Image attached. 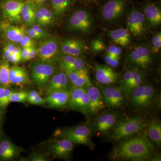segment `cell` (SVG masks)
I'll return each instance as SVG.
<instances>
[{
    "label": "cell",
    "mask_w": 161,
    "mask_h": 161,
    "mask_svg": "<svg viewBox=\"0 0 161 161\" xmlns=\"http://www.w3.org/2000/svg\"><path fill=\"white\" fill-rule=\"evenodd\" d=\"M144 80V75L138 69H133V75L131 81L127 87L125 94L127 97L130 96V93L134 89L142 83Z\"/></svg>",
    "instance_id": "83f0119b"
},
{
    "label": "cell",
    "mask_w": 161,
    "mask_h": 161,
    "mask_svg": "<svg viewBox=\"0 0 161 161\" xmlns=\"http://www.w3.org/2000/svg\"><path fill=\"white\" fill-rule=\"evenodd\" d=\"M118 115L115 113H105L96 119L95 125L97 131L101 134H107L116 124Z\"/></svg>",
    "instance_id": "2e32d148"
},
{
    "label": "cell",
    "mask_w": 161,
    "mask_h": 161,
    "mask_svg": "<svg viewBox=\"0 0 161 161\" xmlns=\"http://www.w3.org/2000/svg\"><path fill=\"white\" fill-rule=\"evenodd\" d=\"M105 105L112 108H119L123 105L127 96L118 88L109 87L102 92Z\"/></svg>",
    "instance_id": "ba28073f"
},
{
    "label": "cell",
    "mask_w": 161,
    "mask_h": 161,
    "mask_svg": "<svg viewBox=\"0 0 161 161\" xmlns=\"http://www.w3.org/2000/svg\"><path fill=\"white\" fill-rule=\"evenodd\" d=\"M5 47L9 50V51L10 52L11 54L14 52L15 48L16 47L14 45L11 44V43H8V44H6Z\"/></svg>",
    "instance_id": "816d5d0a"
},
{
    "label": "cell",
    "mask_w": 161,
    "mask_h": 161,
    "mask_svg": "<svg viewBox=\"0 0 161 161\" xmlns=\"http://www.w3.org/2000/svg\"><path fill=\"white\" fill-rule=\"evenodd\" d=\"M9 70L8 60H5L0 66V83L5 87L8 88L10 84Z\"/></svg>",
    "instance_id": "f1b7e54d"
},
{
    "label": "cell",
    "mask_w": 161,
    "mask_h": 161,
    "mask_svg": "<svg viewBox=\"0 0 161 161\" xmlns=\"http://www.w3.org/2000/svg\"><path fill=\"white\" fill-rule=\"evenodd\" d=\"M74 145L70 141L63 138L52 144L50 149L54 155L61 158H67L71 153Z\"/></svg>",
    "instance_id": "d6986e66"
},
{
    "label": "cell",
    "mask_w": 161,
    "mask_h": 161,
    "mask_svg": "<svg viewBox=\"0 0 161 161\" xmlns=\"http://www.w3.org/2000/svg\"><path fill=\"white\" fill-rule=\"evenodd\" d=\"M21 150L11 141L4 140L0 143V158L4 160H9L19 155Z\"/></svg>",
    "instance_id": "7402d4cb"
},
{
    "label": "cell",
    "mask_w": 161,
    "mask_h": 161,
    "mask_svg": "<svg viewBox=\"0 0 161 161\" xmlns=\"http://www.w3.org/2000/svg\"><path fill=\"white\" fill-rule=\"evenodd\" d=\"M91 130L86 125H80L63 130L61 136L63 138L70 141L73 143L81 144L92 147Z\"/></svg>",
    "instance_id": "5b68a950"
},
{
    "label": "cell",
    "mask_w": 161,
    "mask_h": 161,
    "mask_svg": "<svg viewBox=\"0 0 161 161\" xmlns=\"http://www.w3.org/2000/svg\"><path fill=\"white\" fill-rule=\"evenodd\" d=\"M95 78L99 83L110 85L115 83L118 80L119 75L112 69L111 67L95 63L94 66Z\"/></svg>",
    "instance_id": "30bf717a"
},
{
    "label": "cell",
    "mask_w": 161,
    "mask_h": 161,
    "mask_svg": "<svg viewBox=\"0 0 161 161\" xmlns=\"http://www.w3.org/2000/svg\"><path fill=\"white\" fill-rule=\"evenodd\" d=\"M13 1H21V0H13Z\"/></svg>",
    "instance_id": "6f0895ef"
},
{
    "label": "cell",
    "mask_w": 161,
    "mask_h": 161,
    "mask_svg": "<svg viewBox=\"0 0 161 161\" xmlns=\"http://www.w3.org/2000/svg\"><path fill=\"white\" fill-rule=\"evenodd\" d=\"M32 47H23V49L22 50V52H21V61H25Z\"/></svg>",
    "instance_id": "bcb514c9"
},
{
    "label": "cell",
    "mask_w": 161,
    "mask_h": 161,
    "mask_svg": "<svg viewBox=\"0 0 161 161\" xmlns=\"http://www.w3.org/2000/svg\"><path fill=\"white\" fill-rule=\"evenodd\" d=\"M36 19L37 20L38 23L41 25H46L47 24L46 20L39 10L36 11Z\"/></svg>",
    "instance_id": "ee69618b"
},
{
    "label": "cell",
    "mask_w": 161,
    "mask_h": 161,
    "mask_svg": "<svg viewBox=\"0 0 161 161\" xmlns=\"http://www.w3.org/2000/svg\"><path fill=\"white\" fill-rule=\"evenodd\" d=\"M130 103L136 108L146 109L150 108L156 98L154 88L150 85H140L130 93Z\"/></svg>",
    "instance_id": "3957f363"
},
{
    "label": "cell",
    "mask_w": 161,
    "mask_h": 161,
    "mask_svg": "<svg viewBox=\"0 0 161 161\" xmlns=\"http://www.w3.org/2000/svg\"><path fill=\"white\" fill-rule=\"evenodd\" d=\"M86 90L90 100L89 113L92 115H95L104 109L105 105L102 95L98 89L92 85L87 88Z\"/></svg>",
    "instance_id": "5bb4252c"
},
{
    "label": "cell",
    "mask_w": 161,
    "mask_h": 161,
    "mask_svg": "<svg viewBox=\"0 0 161 161\" xmlns=\"http://www.w3.org/2000/svg\"><path fill=\"white\" fill-rule=\"evenodd\" d=\"M69 23V27L73 30L87 33L93 28V18L88 11L81 9L72 15Z\"/></svg>",
    "instance_id": "8992f818"
},
{
    "label": "cell",
    "mask_w": 161,
    "mask_h": 161,
    "mask_svg": "<svg viewBox=\"0 0 161 161\" xmlns=\"http://www.w3.org/2000/svg\"><path fill=\"white\" fill-rule=\"evenodd\" d=\"M126 3L127 0H109L103 7V18L108 22L117 21L123 14Z\"/></svg>",
    "instance_id": "52a82bcc"
},
{
    "label": "cell",
    "mask_w": 161,
    "mask_h": 161,
    "mask_svg": "<svg viewBox=\"0 0 161 161\" xmlns=\"http://www.w3.org/2000/svg\"><path fill=\"white\" fill-rule=\"evenodd\" d=\"M130 61L141 68L146 69L152 62V58L149 49L145 47H138L130 55Z\"/></svg>",
    "instance_id": "7c38bea8"
},
{
    "label": "cell",
    "mask_w": 161,
    "mask_h": 161,
    "mask_svg": "<svg viewBox=\"0 0 161 161\" xmlns=\"http://www.w3.org/2000/svg\"><path fill=\"white\" fill-rule=\"evenodd\" d=\"M113 56H112V55H110L108 54H107V55H106L105 57L104 58L105 61H106V62L108 64H109L110 63V62H111V60L113 58Z\"/></svg>",
    "instance_id": "f5cc1de1"
},
{
    "label": "cell",
    "mask_w": 161,
    "mask_h": 161,
    "mask_svg": "<svg viewBox=\"0 0 161 161\" xmlns=\"http://www.w3.org/2000/svg\"><path fill=\"white\" fill-rule=\"evenodd\" d=\"M145 21L143 14L135 8L132 9L128 18L127 30L134 36H141L145 31Z\"/></svg>",
    "instance_id": "9c48e42d"
},
{
    "label": "cell",
    "mask_w": 161,
    "mask_h": 161,
    "mask_svg": "<svg viewBox=\"0 0 161 161\" xmlns=\"http://www.w3.org/2000/svg\"><path fill=\"white\" fill-rule=\"evenodd\" d=\"M91 47L92 50L95 53L103 51L106 47L103 41L100 39L92 40L91 43Z\"/></svg>",
    "instance_id": "8d00e7d4"
},
{
    "label": "cell",
    "mask_w": 161,
    "mask_h": 161,
    "mask_svg": "<svg viewBox=\"0 0 161 161\" xmlns=\"http://www.w3.org/2000/svg\"><path fill=\"white\" fill-rule=\"evenodd\" d=\"M60 49L64 54L78 57L84 52L85 45L80 40L66 39L61 42Z\"/></svg>",
    "instance_id": "e0dca14e"
},
{
    "label": "cell",
    "mask_w": 161,
    "mask_h": 161,
    "mask_svg": "<svg viewBox=\"0 0 161 161\" xmlns=\"http://www.w3.org/2000/svg\"><path fill=\"white\" fill-rule=\"evenodd\" d=\"M70 91L68 90H61L52 92L47 95L46 103L53 108H59L65 106L68 103Z\"/></svg>",
    "instance_id": "9a60e30c"
},
{
    "label": "cell",
    "mask_w": 161,
    "mask_h": 161,
    "mask_svg": "<svg viewBox=\"0 0 161 161\" xmlns=\"http://www.w3.org/2000/svg\"><path fill=\"white\" fill-rule=\"evenodd\" d=\"M9 81L10 84L21 86L29 83V76L26 70L23 67L18 66L10 68Z\"/></svg>",
    "instance_id": "44dd1931"
},
{
    "label": "cell",
    "mask_w": 161,
    "mask_h": 161,
    "mask_svg": "<svg viewBox=\"0 0 161 161\" xmlns=\"http://www.w3.org/2000/svg\"><path fill=\"white\" fill-rule=\"evenodd\" d=\"M92 85V82L89 76L88 72L86 69L78 77V79L72 84L71 88L76 87L87 88Z\"/></svg>",
    "instance_id": "f546056e"
},
{
    "label": "cell",
    "mask_w": 161,
    "mask_h": 161,
    "mask_svg": "<svg viewBox=\"0 0 161 161\" xmlns=\"http://www.w3.org/2000/svg\"><path fill=\"white\" fill-rule=\"evenodd\" d=\"M37 55V50L35 48V46L32 47L30 51L28 56L26 58L25 61L32 60L35 58V57Z\"/></svg>",
    "instance_id": "f6af8a7d"
},
{
    "label": "cell",
    "mask_w": 161,
    "mask_h": 161,
    "mask_svg": "<svg viewBox=\"0 0 161 161\" xmlns=\"http://www.w3.org/2000/svg\"><path fill=\"white\" fill-rule=\"evenodd\" d=\"M32 79L37 85L40 87L46 86L47 82L56 71V67L53 64L47 61H36L31 66Z\"/></svg>",
    "instance_id": "277c9868"
},
{
    "label": "cell",
    "mask_w": 161,
    "mask_h": 161,
    "mask_svg": "<svg viewBox=\"0 0 161 161\" xmlns=\"http://www.w3.org/2000/svg\"><path fill=\"white\" fill-rule=\"evenodd\" d=\"M110 37L115 43L123 46L129 45L130 42V31L127 29H119L109 32Z\"/></svg>",
    "instance_id": "d4e9b609"
},
{
    "label": "cell",
    "mask_w": 161,
    "mask_h": 161,
    "mask_svg": "<svg viewBox=\"0 0 161 161\" xmlns=\"http://www.w3.org/2000/svg\"><path fill=\"white\" fill-rule=\"evenodd\" d=\"M10 55H11V53H10V52L5 47H4V49H3V59L5 60H8V58H9Z\"/></svg>",
    "instance_id": "f907efd6"
},
{
    "label": "cell",
    "mask_w": 161,
    "mask_h": 161,
    "mask_svg": "<svg viewBox=\"0 0 161 161\" xmlns=\"http://www.w3.org/2000/svg\"><path fill=\"white\" fill-rule=\"evenodd\" d=\"M33 29L36 31L38 33V34L40 35L41 38H43L47 36V34L44 30L40 26V25L38 24H36L34 25L32 27Z\"/></svg>",
    "instance_id": "60d3db41"
},
{
    "label": "cell",
    "mask_w": 161,
    "mask_h": 161,
    "mask_svg": "<svg viewBox=\"0 0 161 161\" xmlns=\"http://www.w3.org/2000/svg\"><path fill=\"white\" fill-rule=\"evenodd\" d=\"M58 47V42L53 38H47L41 41L37 49L40 60L48 61L51 60L57 54Z\"/></svg>",
    "instance_id": "8fae6325"
},
{
    "label": "cell",
    "mask_w": 161,
    "mask_h": 161,
    "mask_svg": "<svg viewBox=\"0 0 161 161\" xmlns=\"http://www.w3.org/2000/svg\"><path fill=\"white\" fill-rule=\"evenodd\" d=\"M1 120H2V117H1V113H0V125H1Z\"/></svg>",
    "instance_id": "9f6ffc18"
},
{
    "label": "cell",
    "mask_w": 161,
    "mask_h": 161,
    "mask_svg": "<svg viewBox=\"0 0 161 161\" xmlns=\"http://www.w3.org/2000/svg\"><path fill=\"white\" fill-rule=\"evenodd\" d=\"M39 10L43 15V16L46 20L47 24L50 23L52 19H53V14H52L51 12L48 10V9L45 8V7L41 8L39 9Z\"/></svg>",
    "instance_id": "ab89813d"
},
{
    "label": "cell",
    "mask_w": 161,
    "mask_h": 161,
    "mask_svg": "<svg viewBox=\"0 0 161 161\" xmlns=\"http://www.w3.org/2000/svg\"><path fill=\"white\" fill-rule=\"evenodd\" d=\"M24 3L18 1H9L5 3L3 7V13L5 17L13 22L19 23L21 21V9Z\"/></svg>",
    "instance_id": "ac0fdd59"
},
{
    "label": "cell",
    "mask_w": 161,
    "mask_h": 161,
    "mask_svg": "<svg viewBox=\"0 0 161 161\" xmlns=\"http://www.w3.org/2000/svg\"><path fill=\"white\" fill-rule=\"evenodd\" d=\"M119 58L120 57H117V56L113 57L111 62L108 64L112 68H115L117 67L119 62Z\"/></svg>",
    "instance_id": "c3c4849f"
},
{
    "label": "cell",
    "mask_w": 161,
    "mask_h": 161,
    "mask_svg": "<svg viewBox=\"0 0 161 161\" xmlns=\"http://www.w3.org/2000/svg\"><path fill=\"white\" fill-rule=\"evenodd\" d=\"M122 50L120 47H116V49H115V56H117V57H120L121 53Z\"/></svg>",
    "instance_id": "db71d44e"
},
{
    "label": "cell",
    "mask_w": 161,
    "mask_h": 161,
    "mask_svg": "<svg viewBox=\"0 0 161 161\" xmlns=\"http://www.w3.org/2000/svg\"><path fill=\"white\" fill-rule=\"evenodd\" d=\"M28 93L25 91L12 92L9 96L10 102L24 103L27 101Z\"/></svg>",
    "instance_id": "e575fe53"
},
{
    "label": "cell",
    "mask_w": 161,
    "mask_h": 161,
    "mask_svg": "<svg viewBox=\"0 0 161 161\" xmlns=\"http://www.w3.org/2000/svg\"><path fill=\"white\" fill-rule=\"evenodd\" d=\"M133 70V69H132L128 70L125 72L119 82V86L118 88L121 92H123L124 94L132 79Z\"/></svg>",
    "instance_id": "836d02e7"
},
{
    "label": "cell",
    "mask_w": 161,
    "mask_h": 161,
    "mask_svg": "<svg viewBox=\"0 0 161 161\" xmlns=\"http://www.w3.org/2000/svg\"><path fill=\"white\" fill-rule=\"evenodd\" d=\"M116 47L114 46V45H111L109 47L108 49V53L107 54H108L112 55L113 57H115V49H116Z\"/></svg>",
    "instance_id": "681fc988"
},
{
    "label": "cell",
    "mask_w": 161,
    "mask_h": 161,
    "mask_svg": "<svg viewBox=\"0 0 161 161\" xmlns=\"http://www.w3.org/2000/svg\"><path fill=\"white\" fill-rule=\"evenodd\" d=\"M69 84L67 75L63 71L54 74L45 86L46 95L56 91L68 90Z\"/></svg>",
    "instance_id": "4fadbf2b"
},
{
    "label": "cell",
    "mask_w": 161,
    "mask_h": 161,
    "mask_svg": "<svg viewBox=\"0 0 161 161\" xmlns=\"http://www.w3.org/2000/svg\"><path fill=\"white\" fill-rule=\"evenodd\" d=\"M6 37L12 42L20 43L26 34V29L23 26L19 27L8 25L4 28Z\"/></svg>",
    "instance_id": "cb8c5ba5"
},
{
    "label": "cell",
    "mask_w": 161,
    "mask_h": 161,
    "mask_svg": "<svg viewBox=\"0 0 161 161\" xmlns=\"http://www.w3.org/2000/svg\"><path fill=\"white\" fill-rule=\"evenodd\" d=\"M8 61L14 64H17L21 61V54L12 53L8 59Z\"/></svg>",
    "instance_id": "7bdbcfd3"
},
{
    "label": "cell",
    "mask_w": 161,
    "mask_h": 161,
    "mask_svg": "<svg viewBox=\"0 0 161 161\" xmlns=\"http://www.w3.org/2000/svg\"><path fill=\"white\" fill-rule=\"evenodd\" d=\"M12 1H13V0H12Z\"/></svg>",
    "instance_id": "680465c9"
},
{
    "label": "cell",
    "mask_w": 161,
    "mask_h": 161,
    "mask_svg": "<svg viewBox=\"0 0 161 161\" xmlns=\"http://www.w3.org/2000/svg\"><path fill=\"white\" fill-rule=\"evenodd\" d=\"M147 126L146 120L141 116L130 117L113 127L112 138L115 141L124 139L140 132Z\"/></svg>",
    "instance_id": "7a4b0ae2"
},
{
    "label": "cell",
    "mask_w": 161,
    "mask_h": 161,
    "mask_svg": "<svg viewBox=\"0 0 161 161\" xmlns=\"http://www.w3.org/2000/svg\"><path fill=\"white\" fill-rule=\"evenodd\" d=\"M27 101L30 103L35 105H43L46 103V99L45 98H42L40 96V94L36 95L35 97L29 98L27 99Z\"/></svg>",
    "instance_id": "f35d334b"
},
{
    "label": "cell",
    "mask_w": 161,
    "mask_h": 161,
    "mask_svg": "<svg viewBox=\"0 0 161 161\" xmlns=\"http://www.w3.org/2000/svg\"><path fill=\"white\" fill-rule=\"evenodd\" d=\"M21 46L23 47H32L35 46V42L29 36L25 34L22 40L20 42Z\"/></svg>",
    "instance_id": "74e56055"
},
{
    "label": "cell",
    "mask_w": 161,
    "mask_h": 161,
    "mask_svg": "<svg viewBox=\"0 0 161 161\" xmlns=\"http://www.w3.org/2000/svg\"><path fill=\"white\" fill-rule=\"evenodd\" d=\"M13 91L8 88L0 87V108H5L9 105V96Z\"/></svg>",
    "instance_id": "d6a6232c"
},
{
    "label": "cell",
    "mask_w": 161,
    "mask_h": 161,
    "mask_svg": "<svg viewBox=\"0 0 161 161\" xmlns=\"http://www.w3.org/2000/svg\"><path fill=\"white\" fill-rule=\"evenodd\" d=\"M70 0H52V6L55 13L58 15L63 14L69 6Z\"/></svg>",
    "instance_id": "1f68e13d"
},
{
    "label": "cell",
    "mask_w": 161,
    "mask_h": 161,
    "mask_svg": "<svg viewBox=\"0 0 161 161\" xmlns=\"http://www.w3.org/2000/svg\"><path fill=\"white\" fill-rule=\"evenodd\" d=\"M143 14L150 26H156L161 24V9L156 4H147L144 6Z\"/></svg>",
    "instance_id": "ffe728a7"
},
{
    "label": "cell",
    "mask_w": 161,
    "mask_h": 161,
    "mask_svg": "<svg viewBox=\"0 0 161 161\" xmlns=\"http://www.w3.org/2000/svg\"><path fill=\"white\" fill-rule=\"evenodd\" d=\"M31 160L33 161H46L47 159L44 156L41 154H36L33 155L31 157Z\"/></svg>",
    "instance_id": "7dc6e473"
},
{
    "label": "cell",
    "mask_w": 161,
    "mask_h": 161,
    "mask_svg": "<svg viewBox=\"0 0 161 161\" xmlns=\"http://www.w3.org/2000/svg\"><path fill=\"white\" fill-rule=\"evenodd\" d=\"M86 92V88L82 87L72 88L70 90L69 101L68 105L70 109L76 110L84 93Z\"/></svg>",
    "instance_id": "484cf974"
},
{
    "label": "cell",
    "mask_w": 161,
    "mask_h": 161,
    "mask_svg": "<svg viewBox=\"0 0 161 161\" xmlns=\"http://www.w3.org/2000/svg\"><path fill=\"white\" fill-rule=\"evenodd\" d=\"M21 17L24 23L32 25L36 21V11L33 7L29 4H24L21 9Z\"/></svg>",
    "instance_id": "4316f807"
},
{
    "label": "cell",
    "mask_w": 161,
    "mask_h": 161,
    "mask_svg": "<svg viewBox=\"0 0 161 161\" xmlns=\"http://www.w3.org/2000/svg\"><path fill=\"white\" fill-rule=\"evenodd\" d=\"M34 3H36L37 5H41L45 3L47 0H31Z\"/></svg>",
    "instance_id": "11a10c76"
},
{
    "label": "cell",
    "mask_w": 161,
    "mask_h": 161,
    "mask_svg": "<svg viewBox=\"0 0 161 161\" xmlns=\"http://www.w3.org/2000/svg\"><path fill=\"white\" fill-rule=\"evenodd\" d=\"M26 33L27 36H29L32 39H39L42 38L40 35L38 34V33L32 28L27 30V31L26 30Z\"/></svg>",
    "instance_id": "b9f144b4"
},
{
    "label": "cell",
    "mask_w": 161,
    "mask_h": 161,
    "mask_svg": "<svg viewBox=\"0 0 161 161\" xmlns=\"http://www.w3.org/2000/svg\"><path fill=\"white\" fill-rule=\"evenodd\" d=\"M86 63L82 59L77 57L75 61L69 64L61 67V69L64 72L86 68Z\"/></svg>",
    "instance_id": "4dcf8cb0"
},
{
    "label": "cell",
    "mask_w": 161,
    "mask_h": 161,
    "mask_svg": "<svg viewBox=\"0 0 161 161\" xmlns=\"http://www.w3.org/2000/svg\"><path fill=\"white\" fill-rule=\"evenodd\" d=\"M151 52L153 53H157L160 50L161 48V34L158 33L153 37L152 40Z\"/></svg>",
    "instance_id": "d590c367"
},
{
    "label": "cell",
    "mask_w": 161,
    "mask_h": 161,
    "mask_svg": "<svg viewBox=\"0 0 161 161\" xmlns=\"http://www.w3.org/2000/svg\"><path fill=\"white\" fill-rule=\"evenodd\" d=\"M114 156L122 159L142 160L150 158L151 149L145 139L134 137L121 143L115 149Z\"/></svg>",
    "instance_id": "6da1fadb"
},
{
    "label": "cell",
    "mask_w": 161,
    "mask_h": 161,
    "mask_svg": "<svg viewBox=\"0 0 161 161\" xmlns=\"http://www.w3.org/2000/svg\"><path fill=\"white\" fill-rule=\"evenodd\" d=\"M147 135L149 138L158 147L161 145V124L157 119H154L149 123L147 127Z\"/></svg>",
    "instance_id": "603a6c76"
}]
</instances>
